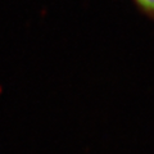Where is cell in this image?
Returning a JSON list of instances; mask_svg holds the SVG:
<instances>
[{
	"instance_id": "1",
	"label": "cell",
	"mask_w": 154,
	"mask_h": 154,
	"mask_svg": "<svg viewBox=\"0 0 154 154\" xmlns=\"http://www.w3.org/2000/svg\"><path fill=\"white\" fill-rule=\"evenodd\" d=\"M144 16L154 21V0H132Z\"/></svg>"
}]
</instances>
